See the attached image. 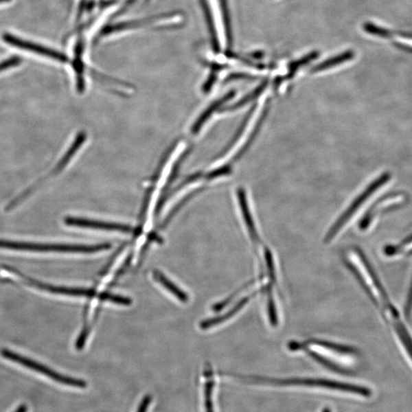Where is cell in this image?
Here are the masks:
<instances>
[{"label":"cell","mask_w":412,"mask_h":412,"mask_svg":"<svg viewBox=\"0 0 412 412\" xmlns=\"http://www.w3.org/2000/svg\"><path fill=\"white\" fill-rule=\"evenodd\" d=\"M235 95L236 91H231L223 95L222 98H220L214 102H212L211 104L205 110V111L195 122L194 126L192 127V133L194 135H197L199 132H201V130L204 126L206 122L211 118L212 114L215 113L218 109L221 108V106L225 104V103L230 101Z\"/></svg>","instance_id":"9"},{"label":"cell","mask_w":412,"mask_h":412,"mask_svg":"<svg viewBox=\"0 0 412 412\" xmlns=\"http://www.w3.org/2000/svg\"><path fill=\"white\" fill-rule=\"evenodd\" d=\"M268 82H268V80H264V82H261V84L256 89H254L252 92H251L249 94H247L244 96V98L236 102L235 104L224 108L221 112L236 111V110H237L238 108H242L245 105L249 104V102L253 101L254 100H256L259 98V96L261 94L264 93L266 88L267 87Z\"/></svg>","instance_id":"20"},{"label":"cell","mask_w":412,"mask_h":412,"mask_svg":"<svg viewBox=\"0 0 412 412\" xmlns=\"http://www.w3.org/2000/svg\"><path fill=\"white\" fill-rule=\"evenodd\" d=\"M319 53L318 52H313L306 55V56L302 57L301 58L293 61V63L288 66V72L286 76L287 79H291L293 76L297 73L301 67L307 65L310 63L311 61L318 58Z\"/></svg>","instance_id":"23"},{"label":"cell","mask_w":412,"mask_h":412,"mask_svg":"<svg viewBox=\"0 0 412 412\" xmlns=\"http://www.w3.org/2000/svg\"><path fill=\"white\" fill-rule=\"evenodd\" d=\"M10 0H0V3L10 2Z\"/></svg>","instance_id":"35"},{"label":"cell","mask_w":412,"mask_h":412,"mask_svg":"<svg viewBox=\"0 0 412 412\" xmlns=\"http://www.w3.org/2000/svg\"><path fill=\"white\" fill-rule=\"evenodd\" d=\"M219 3L220 7H221L227 45H228L229 49H230L233 46V34L228 1L227 0H219Z\"/></svg>","instance_id":"22"},{"label":"cell","mask_w":412,"mask_h":412,"mask_svg":"<svg viewBox=\"0 0 412 412\" xmlns=\"http://www.w3.org/2000/svg\"><path fill=\"white\" fill-rule=\"evenodd\" d=\"M82 41L78 44L77 47L75 50V59L73 62V67L77 76V89L80 93H82L85 91V81H84V65L82 63Z\"/></svg>","instance_id":"15"},{"label":"cell","mask_w":412,"mask_h":412,"mask_svg":"<svg viewBox=\"0 0 412 412\" xmlns=\"http://www.w3.org/2000/svg\"><path fill=\"white\" fill-rule=\"evenodd\" d=\"M100 298L103 301H108L113 302V304L122 306H130L133 304V300L130 298L108 293H102L100 295Z\"/></svg>","instance_id":"26"},{"label":"cell","mask_w":412,"mask_h":412,"mask_svg":"<svg viewBox=\"0 0 412 412\" xmlns=\"http://www.w3.org/2000/svg\"><path fill=\"white\" fill-rule=\"evenodd\" d=\"M112 245L103 243L96 245H80L66 244H38L11 242L0 240V249L34 252H60L92 253L111 249Z\"/></svg>","instance_id":"2"},{"label":"cell","mask_w":412,"mask_h":412,"mask_svg":"<svg viewBox=\"0 0 412 412\" xmlns=\"http://www.w3.org/2000/svg\"><path fill=\"white\" fill-rule=\"evenodd\" d=\"M269 104H270V103H269ZM269 104H268V103H266V105L264 108V111L262 112V113H261L260 118H259L255 126H254L251 135L249 136V139H247V141L244 144V146L242 148H240L238 152L236 154V155L235 157H233V162H236V161H238V160H240V158H242L244 155V154L247 152V151L249 150V149L252 146V144L254 142V141H255L256 137L260 133V128H261V127H262L263 124L266 118V115H267L268 113H269V109H270Z\"/></svg>","instance_id":"14"},{"label":"cell","mask_w":412,"mask_h":412,"mask_svg":"<svg viewBox=\"0 0 412 412\" xmlns=\"http://www.w3.org/2000/svg\"><path fill=\"white\" fill-rule=\"evenodd\" d=\"M151 401H152V397L150 395L144 396L137 412H148Z\"/></svg>","instance_id":"29"},{"label":"cell","mask_w":412,"mask_h":412,"mask_svg":"<svg viewBox=\"0 0 412 412\" xmlns=\"http://www.w3.org/2000/svg\"><path fill=\"white\" fill-rule=\"evenodd\" d=\"M3 39L6 44L20 48V49L31 52L40 54L41 56L57 60L62 62V63H66V62L68 61V58L64 54L52 50V48L31 43V41L21 39L12 36V34H4Z\"/></svg>","instance_id":"7"},{"label":"cell","mask_w":412,"mask_h":412,"mask_svg":"<svg viewBox=\"0 0 412 412\" xmlns=\"http://www.w3.org/2000/svg\"><path fill=\"white\" fill-rule=\"evenodd\" d=\"M202 3L206 23H207L210 34L212 49L216 54H218L221 51V46H220L219 43L215 20L213 19L212 12L207 0H202Z\"/></svg>","instance_id":"13"},{"label":"cell","mask_w":412,"mask_h":412,"mask_svg":"<svg viewBox=\"0 0 412 412\" xmlns=\"http://www.w3.org/2000/svg\"><path fill=\"white\" fill-rule=\"evenodd\" d=\"M256 293H253L251 297H247L238 302V304L233 307L231 310L227 312L225 314L219 316V317L205 320L201 323V328L202 329H208L211 327H214L219 325L220 323H222L229 319L231 316L235 315L240 309H242L249 302V299L254 297Z\"/></svg>","instance_id":"18"},{"label":"cell","mask_w":412,"mask_h":412,"mask_svg":"<svg viewBox=\"0 0 412 412\" xmlns=\"http://www.w3.org/2000/svg\"><path fill=\"white\" fill-rule=\"evenodd\" d=\"M309 345H312L314 346H319L320 347H324L328 350H332V352L345 354H356V350L353 347H350L347 346L336 345V343H329L327 341H323L319 340H311L308 342Z\"/></svg>","instance_id":"24"},{"label":"cell","mask_w":412,"mask_h":412,"mask_svg":"<svg viewBox=\"0 0 412 412\" xmlns=\"http://www.w3.org/2000/svg\"><path fill=\"white\" fill-rule=\"evenodd\" d=\"M356 263L349 264L364 290L380 310L382 319L404 352L412 361V334L398 309L391 300L386 288L378 277L372 265L360 249H354Z\"/></svg>","instance_id":"1"},{"label":"cell","mask_w":412,"mask_h":412,"mask_svg":"<svg viewBox=\"0 0 412 412\" xmlns=\"http://www.w3.org/2000/svg\"><path fill=\"white\" fill-rule=\"evenodd\" d=\"M21 63V58L18 57H12L5 60L0 63V72L7 70L12 67L17 66Z\"/></svg>","instance_id":"28"},{"label":"cell","mask_w":412,"mask_h":412,"mask_svg":"<svg viewBox=\"0 0 412 412\" xmlns=\"http://www.w3.org/2000/svg\"><path fill=\"white\" fill-rule=\"evenodd\" d=\"M398 34H400L402 38L412 39V32H403L398 33Z\"/></svg>","instance_id":"34"},{"label":"cell","mask_w":412,"mask_h":412,"mask_svg":"<svg viewBox=\"0 0 412 412\" xmlns=\"http://www.w3.org/2000/svg\"><path fill=\"white\" fill-rule=\"evenodd\" d=\"M383 253L389 258H400L412 255V235L400 243L387 246L385 247Z\"/></svg>","instance_id":"11"},{"label":"cell","mask_w":412,"mask_h":412,"mask_svg":"<svg viewBox=\"0 0 412 412\" xmlns=\"http://www.w3.org/2000/svg\"><path fill=\"white\" fill-rule=\"evenodd\" d=\"M249 381L258 383H270L276 385V386H305L312 387H321L331 389H336L347 393L361 395L365 397H369L372 395V391L367 387L356 386V385L343 383L336 381H332L321 379H288V380H272L265 379V378L251 377Z\"/></svg>","instance_id":"3"},{"label":"cell","mask_w":412,"mask_h":412,"mask_svg":"<svg viewBox=\"0 0 412 412\" xmlns=\"http://www.w3.org/2000/svg\"><path fill=\"white\" fill-rule=\"evenodd\" d=\"M27 410H29V407H27V405L25 404H23L19 405V407L16 409L15 412H27Z\"/></svg>","instance_id":"33"},{"label":"cell","mask_w":412,"mask_h":412,"mask_svg":"<svg viewBox=\"0 0 412 412\" xmlns=\"http://www.w3.org/2000/svg\"><path fill=\"white\" fill-rule=\"evenodd\" d=\"M65 223L67 225L79 227V228L114 231L123 233H130L133 230L130 226L127 225L95 221V220L76 217L65 218Z\"/></svg>","instance_id":"8"},{"label":"cell","mask_w":412,"mask_h":412,"mask_svg":"<svg viewBox=\"0 0 412 412\" xmlns=\"http://www.w3.org/2000/svg\"><path fill=\"white\" fill-rule=\"evenodd\" d=\"M205 383L204 387L205 409V412H215L214 404H213V389L215 387V381L213 379L212 371L210 367H206L205 370Z\"/></svg>","instance_id":"19"},{"label":"cell","mask_w":412,"mask_h":412,"mask_svg":"<svg viewBox=\"0 0 412 412\" xmlns=\"http://www.w3.org/2000/svg\"><path fill=\"white\" fill-rule=\"evenodd\" d=\"M257 105L254 104L250 108L249 113H247L245 115L244 121L242 124H240V126L238 129L236 133L232 137V139L229 142L228 144H227L226 147L222 150V152L220 153L217 157V160H218L219 158L224 157L227 153H228L229 151L232 148V147L235 146V144L237 143L240 137H242L244 130H245L247 124H249V122L251 119L254 111H255Z\"/></svg>","instance_id":"21"},{"label":"cell","mask_w":412,"mask_h":412,"mask_svg":"<svg viewBox=\"0 0 412 412\" xmlns=\"http://www.w3.org/2000/svg\"><path fill=\"white\" fill-rule=\"evenodd\" d=\"M405 314H407L409 319L412 320V280L407 298V306H405Z\"/></svg>","instance_id":"30"},{"label":"cell","mask_w":412,"mask_h":412,"mask_svg":"<svg viewBox=\"0 0 412 412\" xmlns=\"http://www.w3.org/2000/svg\"><path fill=\"white\" fill-rule=\"evenodd\" d=\"M363 27L366 32L384 38H391L393 34V32L370 23H364Z\"/></svg>","instance_id":"25"},{"label":"cell","mask_w":412,"mask_h":412,"mask_svg":"<svg viewBox=\"0 0 412 412\" xmlns=\"http://www.w3.org/2000/svg\"><path fill=\"white\" fill-rule=\"evenodd\" d=\"M237 196L238 198L240 211H242L247 231H249V235L251 237L253 242H258L259 236L258 235V231L255 228V225H254V222L253 221V218L251 214L249 203H247L245 190L243 188L238 189Z\"/></svg>","instance_id":"10"},{"label":"cell","mask_w":412,"mask_h":412,"mask_svg":"<svg viewBox=\"0 0 412 412\" xmlns=\"http://www.w3.org/2000/svg\"><path fill=\"white\" fill-rule=\"evenodd\" d=\"M389 179L390 174L386 173L368 185V187L355 198V201L350 204L347 209L339 217L338 221L333 225L332 229L328 231L325 239V242H331V240L338 235L340 230L343 228V226H345L350 221V219L353 217L357 210L360 209V206H362L371 195L374 194V192L378 190V189H380L383 185L386 184L389 181Z\"/></svg>","instance_id":"5"},{"label":"cell","mask_w":412,"mask_h":412,"mask_svg":"<svg viewBox=\"0 0 412 412\" xmlns=\"http://www.w3.org/2000/svg\"><path fill=\"white\" fill-rule=\"evenodd\" d=\"M154 278L158 283L161 284L166 290L173 294L175 297L182 302H187L189 297L187 293L181 290L180 288L176 286L174 283L164 276L159 271H154L153 273Z\"/></svg>","instance_id":"17"},{"label":"cell","mask_w":412,"mask_h":412,"mask_svg":"<svg viewBox=\"0 0 412 412\" xmlns=\"http://www.w3.org/2000/svg\"><path fill=\"white\" fill-rule=\"evenodd\" d=\"M8 270L14 273H16L17 276L21 277V279L25 281V283L27 285L37 288L41 290L54 294L69 295V297H92L93 295H95V292L92 290H89V288L56 286L43 284L41 283V282L34 280L29 277L25 276V275L16 269H14V268H9Z\"/></svg>","instance_id":"6"},{"label":"cell","mask_w":412,"mask_h":412,"mask_svg":"<svg viewBox=\"0 0 412 412\" xmlns=\"http://www.w3.org/2000/svg\"><path fill=\"white\" fill-rule=\"evenodd\" d=\"M1 355L7 360L19 363L20 365L26 368L36 371V372L43 374L55 382L65 385V386L79 389H85L87 387V382L84 380L60 374L56 372V371L43 365V364L27 358L25 356L12 352V350L3 349L1 350Z\"/></svg>","instance_id":"4"},{"label":"cell","mask_w":412,"mask_h":412,"mask_svg":"<svg viewBox=\"0 0 412 412\" xmlns=\"http://www.w3.org/2000/svg\"><path fill=\"white\" fill-rule=\"evenodd\" d=\"M323 412H331V411H330L329 409H326Z\"/></svg>","instance_id":"36"},{"label":"cell","mask_w":412,"mask_h":412,"mask_svg":"<svg viewBox=\"0 0 412 412\" xmlns=\"http://www.w3.org/2000/svg\"><path fill=\"white\" fill-rule=\"evenodd\" d=\"M231 165L226 164L221 168H218L214 170H211L209 173L206 175V179L208 181L215 180V179L221 177L223 176L229 175L231 173Z\"/></svg>","instance_id":"27"},{"label":"cell","mask_w":412,"mask_h":412,"mask_svg":"<svg viewBox=\"0 0 412 412\" xmlns=\"http://www.w3.org/2000/svg\"><path fill=\"white\" fill-rule=\"evenodd\" d=\"M354 57V52L353 51H347L343 52L336 56L327 59L325 61L318 65H315L311 70L312 73H317L328 70V69L332 68L335 66L345 63V62L352 60Z\"/></svg>","instance_id":"16"},{"label":"cell","mask_w":412,"mask_h":412,"mask_svg":"<svg viewBox=\"0 0 412 412\" xmlns=\"http://www.w3.org/2000/svg\"><path fill=\"white\" fill-rule=\"evenodd\" d=\"M86 139L87 134L84 132L80 133L77 137H76L71 146L68 149L64 157L61 158V160L58 163L57 167L53 170L52 174H57L67 167V165L71 161L72 157L77 153V151L81 148L82 144H84Z\"/></svg>","instance_id":"12"},{"label":"cell","mask_w":412,"mask_h":412,"mask_svg":"<svg viewBox=\"0 0 412 412\" xmlns=\"http://www.w3.org/2000/svg\"><path fill=\"white\" fill-rule=\"evenodd\" d=\"M396 46L401 48V49H402L405 52H410L412 54V47L411 46L405 45L403 44H396Z\"/></svg>","instance_id":"32"},{"label":"cell","mask_w":412,"mask_h":412,"mask_svg":"<svg viewBox=\"0 0 412 412\" xmlns=\"http://www.w3.org/2000/svg\"><path fill=\"white\" fill-rule=\"evenodd\" d=\"M253 78L250 75L244 74V73H233L229 76L228 78L225 79V82H230L233 80H242V79H252Z\"/></svg>","instance_id":"31"}]
</instances>
